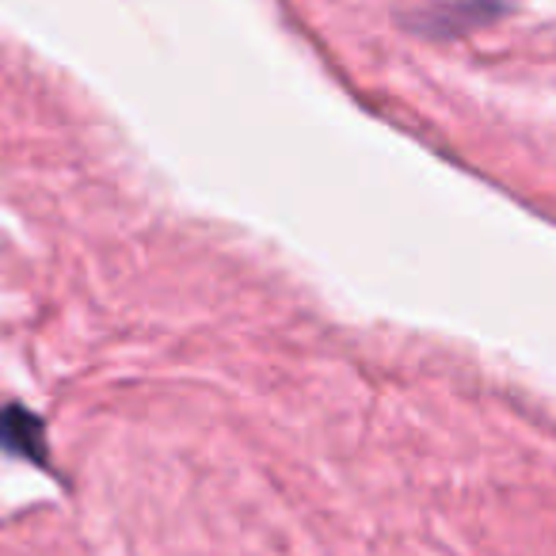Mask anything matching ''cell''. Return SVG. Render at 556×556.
<instances>
[{"instance_id": "1", "label": "cell", "mask_w": 556, "mask_h": 556, "mask_svg": "<svg viewBox=\"0 0 556 556\" xmlns=\"http://www.w3.org/2000/svg\"><path fill=\"white\" fill-rule=\"evenodd\" d=\"M0 450L20 462H31L39 469H50V442L47 427L24 404H4L0 408Z\"/></svg>"}]
</instances>
